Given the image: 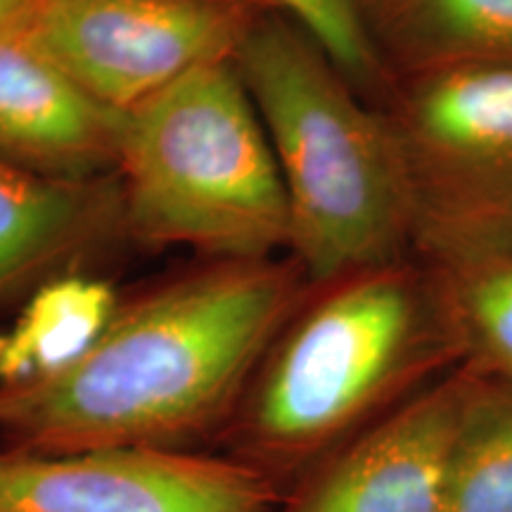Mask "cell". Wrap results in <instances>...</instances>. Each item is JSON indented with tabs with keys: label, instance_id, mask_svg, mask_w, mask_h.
I'll list each match as a JSON object with an SVG mask.
<instances>
[{
	"label": "cell",
	"instance_id": "ac0fdd59",
	"mask_svg": "<svg viewBox=\"0 0 512 512\" xmlns=\"http://www.w3.org/2000/svg\"><path fill=\"white\" fill-rule=\"evenodd\" d=\"M249 3H252V0H249Z\"/></svg>",
	"mask_w": 512,
	"mask_h": 512
},
{
	"label": "cell",
	"instance_id": "7c38bea8",
	"mask_svg": "<svg viewBox=\"0 0 512 512\" xmlns=\"http://www.w3.org/2000/svg\"><path fill=\"white\" fill-rule=\"evenodd\" d=\"M121 299L107 280L62 273L29 294L0 349V384L48 380L91 351Z\"/></svg>",
	"mask_w": 512,
	"mask_h": 512
},
{
	"label": "cell",
	"instance_id": "3957f363",
	"mask_svg": "<svg viewBox=\"0 0 512 512\" xmlns=\"http://www.w3.org/2000/svg\"><path fill=\"white\" fill-rule=\"evenodd\" d=\"M235 64L283 178L287 252L309 285L411 256V181L387 114L280 12L256 15Z\"/></svg>",
	"mask_w": 512,
	"mask_h": 512
},
{
	"label": "cell",
	"instance_id": "ba28073f",
	"mask_svg": "<svg viewBox=\"0 0 512 512\" xmlns=\"http://www.w3.org/2000/svg\"><path fill=\"white\" fill-rule=\"evenodd\" d=\"M465 392L458 366L320 460L273 512H446Z\"/></svg>",
	"mask_w": 512,
	"mask_h": 512
},
{
	"label": "cell",
	"instance_id": "5b68a950",
	"mask_svg": "<svg viewBox=\"0 0 512 512\" xmlns=\"http://www.w3.org/2000/svg\"><path fill=\"white\" fill-rule=\"evenodd\" d=\"M387 114L425 261L512 252V67H448L389 83Z\"/></svg>",
	"mask_w": 512,
	"mask_h": 512
},
{
	"label": "cell",
	"instance_id": "9a60e30c",
	"mask_svg": "<svg viewBox=\"0 0 512 512\" xmlns=\"http://www.w3.org/2000/svg\"><path fill=\"white\" fill-rule=\"evenodd\" d=\"M264 10L280 12L309 31L325 48L349 81L370 102H380L387 91L380 60L370 43L363 0H252Z\"/></svg>",
	"mask_w": 512,
	"mask_h": 512
},
{
	"label": "cell",
	"instance_id": "9c48e42d",
	"mask_svg": "<svg viewBox=\"0 0 512 512\" xmlns=\"http://www.w3.org/2000/svg\"><path fill=\"white\" fill-rule=\"evenodd\" d=\"M126 114L62 72L22 27L0 31V159L57 178L117 169Z\"/></svg>",
	"mask_w": 512,
	"mask_h": 512
},
{
	"label": "cell",
	"instance_id": "8992f818",
	"mask_svg": "<svg viewBox=\"0 0 512 512\" xmlns=\"http://www.w3.org/2000/svg\"><path fill=\"white\" fill-rule=\"evenodd\" d=\"M261 10L249 0H34L22 31L83 91L128 114L235 60Z\"/></svg>",
	"mask_w": 512,
	"mask_h": 512
},
{
	"label": "cell",
	"instance_id": "5bb4252c",
	"mask_svg": "<svg viewBox=\"0 0 512 512\" xmlns=\"http://www.w3.org/2000/svg\"><path fill=\"white\" fill-rule=\"evenodd\" d=\"M425 264L439 280L465 366L512 387V252Z\"/></svg>",
	"mask_w": 512,
	"mask_h": 512
},
{
	"label": "cell",
	"instance_id": "2e32d148",
	"mask_svg": "<svg viewBox=\"0 0 512 512\" xmlns=\"http://www.w3.org/2000/svg\"><path fill=\"white\" fill-rule=\"evenodd\" d=\"M31 5L34 0H0V31L22 27Z\"/></svg>",
	"mask_w": 512,
	"mask_h": 512
},
{
	"label": "cell",
	"instance_id": "277c9868",
	"mask_svg": "<svg viewBox=\"0 0 512 512\" xmlns=\"http://www.w3.org/2000/svg\"><path fill=\"white\" fill-rule=\"evenodd\" d=\"M121 211L147 245L214 261L290 249V207L271 140L235 60L197 69L126 114Z\"/></svg>",
	"mask_w": 512,
	"mask_h": 512
},
{
	"label": "cell",
	"instance_id": "30bf717a",
	"mask_svg": "<svg viewBox=\"0 0 512 512\" xmlns=\"http://www.w3.org/2000/svg\"><path fill=\"white\" fill-rule=\"evenodd\" d=\"M121 216V190L105 178H57L0 159V306L67 273Z\"/></svg>",
	"mask_w": 512,
	"mask_h": 512
},
{
	"label": "cell",
	"instance_id": "4fadbf2b",
	"mask_svg": "<svg viewBox=\"0 0 512 512\" xmlns=\"http://www.w3.org/2000/svg\"><path fill=\"white\" fill-rule=\"evenodd\" d=\"M465 368L446 512H512V387Z\"/></svg>",
	"mask_w": 512,
	"mask_h": 512
},
{
	"label": "cell",
	"instance_id": "6da1fadb",
	"mask_svg": "<svg viewBox=\"0 0 512 512\" xmlns=\"http://www.w3.org/2000/svg\"><path fill=\"white\" fill-rule=\"evenodd\" d=\"M294 259L211 261L119 302L91 351L48 380L0 384V448L195 451L216 444L302 304Z\"/></svg>",
	"mask_w": 512,
	"mask_h": 512
},
{
	"label": "cell",
	"instance_id": "7a4b0ae2",
	"mask_svg": "<svg viewBox=\"0 0 512 512\" xmlns=\"http://www.w3.org/2000/svg\"><path fill=\"white\" fill-rule=\"evenodd\" d=\"M458 366L439 280L415 254L311 285L214 446L287 494Z\"/></svg>",
	"mask_w": 512,
	"mask_h": 512
},
{
	"label": "cell",
	"instance_id": "e0dca14e",
	"mask_svg": "<svg viewBox=\"0 0 512 512\" xmlns=\"http://www.w3.org/2000/svg\"><path fill=\"white\" fill-rule=\"evenodd\" d=\"M0 349H3V335H0Z\"/></svg>",
	"mask_w": 512,
	"mask_h": 512
},
{
	"label": "cell",
	"instance_id": "52a82bcc",
	"mask_svg": "<svg viewBox=\"0 0 512 512\" xmlns=\"http://www.w3.org/2000/svg\"><path fill=\"white\" fill-rule=\"evenodd\" d=\"M283 498L219 451L0 448V512H273Z\"/></svg>",
	"mask_w": 512,
	"mask_h": 512
},
{
	"label": "cell",
	"instance_id": "8fae6325",
	"mask_svg": "<svg viewBox=\"0 0 512 512\" xmlns=\"http://www.w3.org/2000/svg\"><path fill=\"white\" fill-rule=\"evenodd\" d=\"M363 15L387 88L434 69L512 67V0H363Z\"/></svg>",
	"mask_w": 512,
	"mask_h": 512
}]
</instances>
